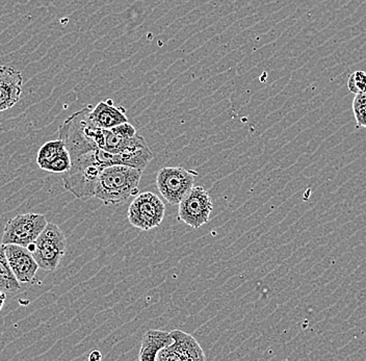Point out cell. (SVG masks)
Returning <instances> with one entry per match:
<instances>
[{
	"label": "cell",
	"mask_w": 366,
	"mask_h": 361,
	"mask_svg": "<svg viewBox=\"0 0 366 361\" xmlns=\"http://www.w3.org/2000/svg\"><path fill=\"white\" fill-rule=\"evenodd\" d=\"M143 170L114 164L104 168L96 186L95 197L105 205L123 204L139 194Z\"/></svg>",
	"instance_id": "obj_1"
},
{
	"label": "cell",
	"mask_w": 366,
	"mask_h": 361,
	"mask_svg": "<svg viewBox=\"0 0 366 361\" xmlns=\"http://www.w3.org/2000/svg\"><path fill=\"white\" fill-rule=\"evenodd\" d=\"M104 168L98 149L80 155L72 159L71 168L64 173V187L79 199L95 197L96 186Z\"/></svg>",
	"instance_id": "obj_2"
},
{
	"label": "cell",
	"mask_w": 366,
	"mask_h": 361,
	"mask_svg": "<svg viewBox=\"0 0 366 361\" xmlns=\"http://www.w3.org/2000/svg\"><path fill=\"white\" fill-rule=\"evenodd\" d=\"M31 246V252L39 268L56 271L67 249V239L63 230L56 224L48 223L38 239Z\"/></svg>",
	"instance_id": "obj_3"
},
{
	"label": "cell",
	"mask_w": 366,
	"mask_h": 361,
	"mask_svg": "<svg viewBox=\"0 0 366 361\" xmlns=\"http://www.w3.org/2000/svg\"><path fill=\"white\" fill-rule=\"evenodd\" d=\"M47 219L44 214H18L11 219L4 226L1 243L15 244L24 247L33 245L39 235L47 226Z\"/></svg>",
	"instance_id": "obj_4"
},
{
	"label": "cell",
	"mask_w": 366,
	"mask_h": 361,
	"mask_svg": "<svg viewBox=\"0 0 366 361\" xmlns=\"http://www.w3.org/2000/svg\"><path fill=\"white\" fill-rule=\"evenodd\" d=\"M166 207L152 192L139 194L128 209V220L139 229L148 232L159 227L164 220Z\"/></svg>",
	"instance_id": "obj_5"
},
{
	"label": "cell",
	"mask_w": 366,
	"mask_h": 361,
	"mask_svg": "<svg viewBox=\"0 0 366 361\" xmlns=\"http://www.w3.org/2000/svg\"><path fill=\"white\" fill-rule=\"evenodd\" d=\"M197 176V171L187 170L180 167H166L157 173V189L170 204L178 205L193 189Z\"/></svg>",
	"instance_id": "obj_6"
},
{
	"label": "cell",
	"mask_w": 366,
	"mask_h": 361,
	"mask_svg": "<svg viewBox=\"0 0 366 361\" xmlns=\"http://www.w3.org/2000/svg\"><path fill=\"white\" fill-rule=\"evenodd\" d=\"M84 118L86 107L69 117L59 127V139L65 143L71 159L98 149L95 142L92 140L84 130Z\"/></svg>",
	"instance_id": "obj_7"
},
{
	"label": "cell",
	"mask_w": 366,
	"mask_h": 361,
	"mask_svg": "<svg viewBox=\"0 0 366 361\" xmlns=\"http://www.w3.org/2000/svg\"><path fill=\"white\" fill-rule=\"evenodd\" d=\"M178 205L179 220L194 229L209 222L210 214L214 209L212 199L202 187H193Z\"/></svg>",
	"instance_id": "obj_8"
},
{
	"label": "cell",
	"mask_w": 366,
	"mask_h": 361,
	"mask_svg": "<svg viewBox=\"0 0 366 361\" xmlns=\"http://www.w3.org/2000/svg\"><path fill=\"white\" fill-rule=\"evenodd\" d=\"M173 342L167 348L162 349L157 355V361H189L205 360L204 351L200 344L189 333L182 330L170 332Z\"/></svg>",
	"instance_id": "obj_9"
},
{
	"label": "cell",
	"mask_w": 366,
	"mask_h": 361,
	"mask_svg": "<svg viewBox=\"0 0 366 361\" xmlns=\"http://www.w3.org/2000/svg\"><path fill=\"white\" fill-rule=\"evenodd\" d=\"M4 251L17 280L21 283L31 282L38 272L39 264L34 259L31 248L15 244H6Z\"/></svg>",
	"instance_id": "obj_10"
},
{
	"label": "cell",
	"mask_w": 366,
	"mask_h": 361,
	"mask_svg": "<svg viewBox=\"0 0 366 361\" xmlns=\"http://www.w3.org/2000/svg\"><path fill=\"white\" fill-rule=\"evenodd\" d=\"M22 86L23 76L19 70L0 65V113L19 102Z\"/></svg>",
	"instance_id": "obj_11"
},
{
	"label": "cell",
	"mask_w": 366,
	"mask_h": 361,
	"mask_svg": "<svg viewBox=\"0 0 366 361\" xmlns=\"http://www.w3.org/2000/svg\"><path fill=\"white\" fill-rule=\"evenodd\" d=\"M153 159L154 155L148 147L145 139L137 134L122 152L113 154V166L123 164L144 171Z\"/></svg>",
	"instance_id": "obj_12"
},
{
	"label": "cell",
	"mask_w": 366,
	"mask_h": 361,
	"mask_svg": "<svg viewBox=\"0 0 366 361\" xmlns=\"http://www.w3.org/2000/svg\"><path fill=\"white\" fill-rule=\"evenodd\" d=\"M90 116L94 124L102 129H112L128 122L125 109L114 107L112 100L100 102L96 107H92Z\"/></svg>",
	"instance_id": "obj_13"
},
{
	"label": "cell",
	"mask_w": 366,
	"mask_h": 361,
	"mask_svg": "<svg viewBox=\"0 0 366 361\" xmlns=\"http://www.w3.org/2000/svg\"><path fill=\"white\" fill-rule=\"evenodd\" d=\"M173 337L167 331L150 329L144 335L139 360L141 361H155L162 349L170 346Z\"/></svg>",
	"instance_id": "obj_14"
},
{
	"label": "cell",
	"mask_w": 366,
	"mask_h": 361,
	"mask_svg": "<svg viewBox=\"0 0 366 361\" xmlns=\"http://www.w3.org/2000/svg\"><path fill=\"white\" fill-rule=\"evenodd\" d=\"M20 289H21V282L14 274L4 251V245L0 243V291L16 292Z\"/></svg>",
	"instance_id": "obj_15"
},
{
	"label": "cell",
	"mask_w": 366,
	"mask_h": 361,
	"mask_svg": "<svg viewBox=\"0 0 366 361\" xmlns=\"http://www.w3.org/2000/svg\"><path fill=\"white\" fill-rule=\"evenodd\" d=\"M72 159H71L70 153L67 149L64 150L56 157L43 162L38 164L42 170L51 173H65L71 168Z\"/></svg>",
	"instance_id": "obj_16"
},
{
	"label": "cell",
	"mask_w": 366,
	"mask_h": 361,
	"mask_svg": "<svg viewBox=\"0 0 366 361\" xmlns=\"http://www.w3.org/2000/svg\"><path fill=\"white\" fill-rule=\"evenodd\" d=\"M67 149L65 143L57 139L56 141H50L45 143L42 147L39 150L38 155H36V164H40L51 157H56V154Z\"/></svg>",
	"instance_id": "obj_17"
},
{
	"label": "cell",
	"mask_w": 366,
	"mask_h": 361,
	"mask_svg": "<svg viewBox=\"0 0 366 361\" xmlns=\"http://www.w3.org/2000/svg\"><path fill=\"white\" fill-rule=\"evenodd\" d=\"M347 88L350 92L354 94L366 93V72L363 70H356L349 76Z\"/></svg>",
	"instance_id": "obj_18"
},
{
	"label": "cell",
	"mask_w": 366,
	"mask_h": 361,
	"mask_svg": "<svg viewBox=\"0 0 366 361\" xmlns=\"http://www.w3.org/2000/svg\"><path fill=\"white\" fill-rule=\"evenodd\" d=\"M353 109L357 124L366 127V93L357 94L353 102Z\"/></svg>",
	"instance_id": "obj_19"
},
{
	"label": "cell",
	"mask_w": 366,
	"mask_h": 361,
	"mask_svg": "<svg viewBox=\"0 0 366 361\" xmlns=\"http://www.w3.org/2000/svg\"><path fill=\"white\" fill-rule=\"evenodd\" d=\"M89 360L91 361H100L102 360V352L98 351V350H95V351H92L90 355H89Z\"/></svg>",
	"instance_id": "obj_20"
},
{
	"label": "cell",
	"mask_w": 366,
	"mask_h": 361,
	"mask_svg": "<svg viewBox=\"0 0 366 361\" xmlns=\"http://www.w3.org/2000/svg\"><path fill=\"white\" fill-rule=\"evenodd\" d=\"M6 292L0 291V310H2V307H4V302H6Z\"/></svg>",
	"instance_id": "obj_21"
}]
</instances>
